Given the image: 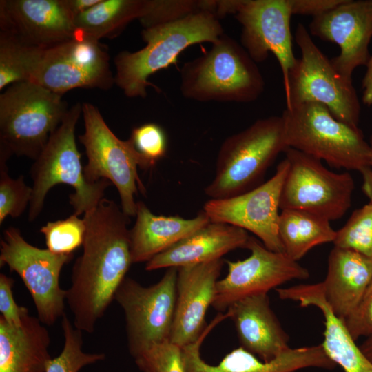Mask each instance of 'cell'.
<instances>
[{
  "mask_svg": "<svg viewBox=\"0 0 372 372\" xmlns=\"http://www.w3.org/2000/svg\"><path fill=\"white\" fill-rule=\"evenodd\" d=\"M86 231L83 253L72 268L66 302L74 326L92 333L132 263L130 222L121 207L103 198L84 214Z\"/></svg>",
  "mask_w": 372,
  "mask_h": 372,
  "instance_id": "cell-1",
  "label": "cell"
},
{
  "mask_svg": "<svg viewBox=\"0 0 372 372\" xmlns=\"http://www.w3.org/2000/svg\"><path fill=\"white\" fill-rule=\"evenodd\" d=\"M217 14L209 10L190 14L175 21L144 28L145 46L136 52L122 51L115 56V84L130 98L147 96V88L157 86L149 81L155 72L176 63L178 56L192 45L211 43L223 34Z\"/></svg>",
  "mask_w": 372,
  "mask_h": 372,
  "instance_id": "cell-2",
  "label": "cell"
},
{
  "mask_svg": "<svg viewBox=\"0 0 372 372\" xmlns=\"http://www.w3.org/2000/svg\"><path fill=\"white\" fill-rule=\"evenodd\" d=\"M265 86L256 63L225 34L180 70L182 95L200 102L250 103L262 94Z\"/></svg>",
  "mask_w": 372,
  "mask_h": 372,
  "instance_id": "cell-3",
  "label": "cell"
},
{
  "mask_svg": "<svg viewBox=\"0 0 372 372\" xmlns=\"http://www.w3.org/2000/svg\"><path fill=\"white\" fill-rule=\"evenodd\" d=\"M288 148L281 116L260 118L228 136L219 149L215 176L205 188L211 199L226 198L262 184L267 169Z\"/></svg>",
  "mask_w": 372,
  "mask_h": 372,
  "instance_id": "cell-4",
  "label": "cell"
},
{
  "mask_svg": "<svg viewBox=\"0 0 372 372\" xmlns=\"http://www.w3.org/2000/svg\"><path fill=\"white\" fill-rule=\"evenodd\" d=\"M81 114V103H76L68 110L61 124L50 136L31 167L33 185L29 221L37 219L47 194L57 184L73 187L74 192L70 195L69 203L74 214L79 216L94 208L105 198V191L112 184L106 179L90 183L85 178L81 156L75 140V128Z\"/></svg>",
  "mask_w": 372,
  "mask_h": 372,
  "instance_id": "cell-5",
  "label": "cell"
},
{
  "mask_svg": "<svg viewBox=\"0 0 372 372\" xmlns=\"http://www.w3.org/2000/svg\"><path fill=\"white\" fill-rule=\"evenodd\" d=\"M68 110L62 95L35 83L9 85L0 95V158L37 159Z\"/></svg>",
  "mask_w": 372,
  "mask_h": 372,
  "instance_id": "cell-6",
  "label": "cell"
},
{
  "mask_svg": "<svg viewBox=\"0 0 372 372\" xmlns=\"http://www.w3.org/2000/svg\"><path fill=\"white\" fill-rule=\"evenodd\" d=\"M282 117L288 147L335 168L370 167L371 149L362 131L337 119L325 105L302 103L285 108Z\"/></svg>",
  "mask_w": 372,
  "mask_h": 372,
  "instance_id": "cell-7",
  "label": "cell"
},
{
  "mask_svg": "<svg viewBox=\"0 0 372 372\" xmlns=\"http://www.w3.org/2000/svg\"><path fill=\"white\" fill-rule=\"evenodd\" d=\"M28 81L63 96L75 88L108 90L115 83L110 56L99 41L77 37L47 49L29 47Z\"/></svg>",
  "mask_w": 372,
  "mask_h": 372,
  "instance_id": "cell-8",
  "label": "cell"
},
{
  "mask_svg": "<svg viewBox=\"0 0 372 372\" xmlns=\"http://www.w3.org/2000/svg\"><path fill=\"white\" fill-rule=\"evenodd\" d=\"M295 39L301 56L289 72L285 90L286 108L318 103L339 121L358 127L360 104L352 80L336 72L331 59L318 48L302 23L296 29Z\"/></svg>",
  "mask_w": 372,
  "mask_h": 372,
  "instance_id": "cell-9",
  "label": "cell"
},
{
  "mask_svg": "<svg viewBox=\"0 0 372 372\" xmlns=\"http://www.w3.org/2000/svg\"><path fill=\"white\" fill-rule=\"evenodd\" d=\"M85 132L79 136L84 146L87 163L83 167L90 183L108 180L117 189L121 207L128 217L136 216L138 189L145 192L138 174L141 161L128 139H119L110 129L97 107L82 103Z\"/></svg>",
  "mask_w": 372,
  "mask_h": 372,
  "instance_id": "cell-10",
  "label": "cell"
},
{
  "mask_svg": "<svg viewBox=\"0 0 372 372\" xmlns=\"http://www.w3.org/2000/svg\"><path fill=\"white\" fill-rule=\"evenodd\" d=\"M289 166L280 198V209L310 212L329 221L342 217L349 209L354 190L348 172L327 169L322 161L288 147Z\"/></svg>",
  "mask_w": 372,
  "mask_h": 372,
  "instance_id": "cell-11",
  "label": "cell"
},
{
  "mask_svg": "<svg viewBox=\"0 0 372 372\" xmlns=\"http://www.w3.org/2000/svg\"><path fill=\"white\" fill-rule=\"evenodd\" d=\"M73 258L29 244L16 227L7 228L0 241V265H8L23 282L34 301L38 318L53 325L64 314L67 291L59 285L63 267Z\"/></svg>",
  "mask_w": 372,
  "mask_h": 372,
  "instance_id": "cell-12",
  "label": "cell"
},
{
  "mask_svg": "<svg viewBox=\"0 0 372 372\" xmlns=\"http://www.w3.org/2000/svg\"><path fill=\"white\" fill-rule=\"evenodd\" d=\"M217 14H234L242 26L240 42L257 63L269 53L277 59L282 74L285 90L296 58L292 48L289 0L217 1Z\"/></svg>",
  "mask_w": 372,
  "mask_h": 372,
  "instance_id": "cell-13",
  "label": "cell"
},
{
  "mask_svg": "<svg viewBox=\"0 0 372 372\" xmlns=\"http://www.w3.org/2000/svg\"><path fill=\"white\" fill-rule=\"evenodd\" d=\"M178 268H167L161 280L145 287L126 277L114 300L122 308L130 353L134 356L152 344L169 340L176 302Z\"/></svg>",
  "mask_w": 372,
  "mask_h": 372,
  "instance_id": "cell-14",
  "label": "cell"
},
{
  "mask_svg": "<svg viewBox=\"0 0 372 372\" xmlns=\"http://www.w3.org/2000/svg\"><path fill=\"white\" fill-rule=\"evenodd\" d=\"M285 158L277 166L274 175L255 188L239 195L220 199L210 198L203 211L211 222L229 224L249 231L268 249L283 252L278 236L280 198L289 169Z\"/></svg>",
  "mask_w": 372,
  "mask_h": 372,
  "instance_id": "cell-15",
  "label": "cell"
},
{
  "mask_svg": "<svg viewBox=\"0 0 372 372\" xmlns=\"http://www.w3.org/2000/svg\"><path fill=\"white\" fill-rule=\"evenodd\" d=\"M246 248L250 255L242 260H227V273L216 283L213 307L225 311L238 300L272 289L294 279L305 280L309 270L283 252L268 249L254 237H249Z\"/></svg>",
  "mask_w": 372,
  "mask_h": 372,
  "instance_id": "cell-16",
  "label": "cell"
},
{
  "mask_svg": "<svg viewBox=\"0 0 372 372\" xmlns=\"http://www.w3.org/2000/svg\"><path fill=\"white\" fill-rule=\"evenodd\" d=\"M0 32L47 49L76 37L74 16L66 0H1Z\"/></svg>",
  "mask_w": 372,
  "mask_h": 372,
  "instance_id": "cell-17",
  "label": "cell"
},
{
  "mask_svg": "<svg viewBox=\"0 0 372 372\" xmlns=\"http://www.w3.org/2000/svg\"><path fill=\"white\" fill-rule=\"evenodd\" d=\"M310 34L336 43L340 53L331 59L336 72L352 80L354 70L366 65L371 55L372 0H345L334 9L313 18Z\"/></svg>",
  "mask_w": 372,
  "mask_h": 372,
  "instance_id": "cell-18",
  "label": "cell"
},
{
  "mask_svg": "<svg viewBox=\"0 0 372 372\" xmlns=\"http://www.w3.org/2000/svg\"><path fill=\"white\" fill-rule=\"evenodd\" d=\"M223 319L224 314L218 315L197 341L182 348L185 372H296L311 367L331 370L336 366L322 344L290 348L267 362L240 347L227 353L218 364H209L201 358L200 346L212 328Z\"/></svg>",
  "mask_w": 372,
  "mask_h": 372,
  "instance_id": "cell-19",
  "label": "cell"
},
{
  "mask_svg": "<svg viewBox=\"0 0 372 372\" xmlns=\"http://www.w3.org/2000/svg\"><path fill=\"white\" fill-rule=\"evenodd\" d=\"M223 259L178 268L176 302L169 340L183 348L207 327L205 315L215 298Z\"/></svg>",
  "mask_w": 372,
  "mask_h": 372,
  "instance_id": "cell-20",
  "label": "cell"
},
{
  "mask_svg": "<svg viewBox=\"0 0 372 372\" xmlns=\"http://www.w3.org/2000/svg\"><path fill=\"white\" fill-rule=\"evenodd\" d=\"M234 322L240 347L263 362L289 350V335L273 311L268 293L247 296L226 312Z\"/></svg>",
  "mask_w": 372,
  "mask_h": 372,
  "instance_id": "cell-21",
  "label": "cell"
},
{
  "mask_svg": "<svg viewBox=\"0 0 372 372\" xmlns=\"http://www.w3.org/2000/svg\"><path fill=\"white\" fill-rule=\"evenodd\" d=\"M247 231L222 223L210 221L146 262L145 270L179 268L218 259L228 252L246 248Z\"/></svg>",
  "mask_w": 372,
  "mask_h": 372,
  "instance_id": "cell-22",
  "label": "cell"
},
{
  "mask_svg": "<svg viewBox=\"0 0 372 372\" xmlns=\"http://www.w3.org/2000/svg\"><path fill=\"white\" fill-rule=\"evenodd\" d=\"M282 300L297 301L302 307L313 306L324 317V340L321 343L327 355L344 372H372V362L349 333L344 321L332 311L324 297L321 282L300 284L282 288Z\"/></svg>",
  "mask_w": 372,
  "mask_h": 372,
  "instance_id": "cell-23",
  "label": "cell"
},
{
  "mask_svg": "<svg viewBox=\"0 0 372 372\" xmlns=\"http://www.w3.org/2000/svg\"><path fill=\"white\" fill-rule=\"evenodd\" d=\"M371 280L372 258L334 246L322 284L327 302L336 317L344 320L353 311Z\"/></svg>",
  "mask_w": 372,
  "mask_h": 372,
  "instance_id": "cell-24",
  "label": "cell"
},
{
  "mask_svg": "<svg viewBox=\"0 0 372 372\" xmlns=\"http://www.w3.org/2000/svg\"><path fill=\"white\" fill-rule=\"evenodd\" d=\"M135 216L130 229L132 263L148 262L211 221L203 210L192 218L155 215L141 201L137 202Z\"/></svg>",
  "mask_w": 372,
  "mask_h": 372,
  "instance_id": "cell-25",
  "label": "cell"
},
{
  "mask_svg": "<svg viewBox=\"0 0 372 372\" xmlns=\"http://www.w3.org/2000/svg\"><path fill=\"white\" fill-rule=\"evenodd\" d=\"M50 343L38 317L28 313L19 327L0 318V372H45Z\"/></svg>",
  "mask_w": 372,
  "mask_h": 372,
  "instance_id": "cell-26",
  "label": "cell"
},
{
  "mask_svg": "<svg viewBox=\"0 0 372 372\" xmlns=\"http://www.w3.org/2000/svg\"><path fill=\"white\" fill-rule=\"evenodd\" d=\"M149 0H100L74 18L76 37L99 41L114 38L147 12Z\"/></svg>",
  "mask_w": 372,
  "mask_h": 372,
  "instance_id": "cell-27",
  "label": "cell"
},
{
  "mask_svg": "<svg viewBox=\"0 0 372 372\" xmlns=\"http://www.w3.org/2000/svg\"><path fill=\"white\" fill-rule=\"evenodd\" d=\"M278 230L284 253L297 262L314 247L333 242L336 235L329 220L308 211L289 209L280 214Z\"/></svg>",
  "mask_w": 372,
  "mask_h": 372,
  "instance_id": "cell-28",
  "label": "cell"
},
{
  "mask_svg": "<svg viewBox=\"0 0 372 372\" xmlns=\"http://www.w3.org/2000/svg\"><path fill=\"white\" fill-rule=\"evenodd\" d=\"M64 337L61 353L51 358L45 372H79L83 366L105 359L103 353H85L83 351L82 331L77 329L64 313L61 317Z\"/></svg>",
  "mask_w": 372,
  "mask_h": 372,
  "instance_id": "cell-29",
  "label": "cell"
},
{
  "mask_svg": "<svg viewBox=\"0 0 372 372\" xmlns=\"http://www.w3.org/2000/svg\"><path fill=\"white\" fill-rule=\"evenodd\" d=\"M335 247L372 258V203L355 210L345 225L336 231Z\"/></svg>",
  "mask_w": 372,
  "mask_h": 372,
  "instance_id": "cell-30",
  "label": "cell"
},
{
  "mask_svg": "<svg viewBox=\"0 0 372 372\" xmlns=\"http://www.w3.org/2000/svg\"><path fill=\"white\" fill-rule=\"evenodd\" d=\"M40 231L44 235L47 249L58 254H72L83 246L86 223L79 215L72 214L68 218L48 222Z\"/></svg>",
  "mask_w": 372,
  "mask_h": 372,
  "instance_id": "cell-31",
  "label": "cell"
},
{
  "mask_svg": "<svg viewBox=\"0 0 372 372\" xmlns=\"http://www.w3.org/2000/svg\"><path fill=\"white\" fill-rule=\"evenodd\" d=\"M7 160L0 158V225L7 216L17 218L25 210L32 196V188L21 175L16 179L8 174Z\"/></svg>",
  "mask_w": 372,
  "mask_h": 372,
  "instance_id": "cell-32",
  "label": "cell"
},
{
  "mask_svg": "<svg viewBox=\"0 0 372 372\" xmlns=\"http://www.w3.org/2000/svg\"><path fill=\"white\" fill-rule=\"evenodd\" d=\"M203 10L214 12L213 1L149 0L147 12L139 21L144 28H149Z\"/></svg>",
  "mask_w": 372,
  "mask_h": 372,
  "instance_id": "cell-33",
  "label": "cell"
},
{
  "mask_svg": "<svg viewBox=\"0 0 372 372\" xmlns=\"http://www.w3.org/2000/svg\"><path fill=\"white\" fill-rule=\"evenodd\" d=\"M133 358L142 372H185L182 348L170 340L152 344Z\"/></svg>",
  "mask_w": 372,
  "mask_h": 372,
  "instance_id": "cell-34",
  "label": "cell"
},
{
  "mask_svg": "<svg viewBox=\"0 0 372 372\" xmlns=\"http://www.w3.org/2000/svg\"><path fill=\"white\" fill-rule=\"evenodd\" d=\"M129 140L141 158L142 169L154 167L167 152L166 134L156 123H147L134 127Z\"/></svg>",
  "mask_w": 372,
  "mask_h": 372,
  "instance_id": "cell-35",
  "label": "cell"
},
{
  "mask_svg": "<svg viewBox=\"0 0 372 372\" xmlns=\"http://www.w3.org/2000/svg\"><path fill=\"white\" fill-rule=\"evenodd\" d=\"M28 46L0 32V90L27 81L25 55Z\"/></svg>",
  "mask_w": 372,
  "mask_h": 372,
  "instance_id": "cell-36",
  "label": "cell"
},
{
  "mask_svg": "<svg viewBox=\"0 0 372 372\" xmlns=\"http://www.w3.org/2000/svg\"><path fill=\"white\" fill-rule=\"evenodd\" d=\"M344 321L355 341L361 337L372 335V280L355 309Z\"/></svg>",
  "mask_w": 372,
  "mask_h": 372,
  "instance_id": "cell-37",
  "label": "cell"
},
{
  "mask_svg": "<svg viewBox=\"0 0 372 372\" xmlns=\"http://www.w3.org/2000/svg\"><path fill=\"white\" fill-rule=\"evenodd\" d=\"M14 280L4 273L0 274V318L8 323L19 327L28 313L26 307L19 306L14 298Z\"/></svg>",
  "mask_w": 372,
  "mask_h": 372,
  "instance_id": "cell-38",
  "label": "cell"
},
{
  "mask_svg": "<svg viewBox=\"0 0 372 372\" xmlns=\"http://www.w3.org/2000/svg\"><path fill=\"white\" fill-rule=\"evenodd\" d=\"M345 0H289L292 14L320 16L338 7Z\"/></svg>",
  "mask_w": 372,
  "mask_h": 372,
  "instance_id": "cell-39",
  "label": "cell"
},
{
  "mask_svg": "<svg viewBox=\"0 0 372 372\" xmlns=\"http://www.w3.org/2000/svg\"><path fill=\"white\" fill-rule=\"evenodd\" d=\"M366 71L362 79V96L363 103L372 107V55L370 56L366 65Z\"/></svg>",
  "mask_w": 372,
  "mask_h": 372,
  "instance_id": "cell-40",
  "label": "cell"
},
{
  "mask_svg": "<svg viewBox=\"0 0 372 372\" xmlns=\"http://www.w3.org/2000/svg\"><path fill=\"white\" fill-rule=\"evenodd\" d=\"M99 1L100 0H66L67 5L74 18L90 9Z\"/></svg>",
  "mask_w": 372,
  "mask_h": 372,
  "instance_id": "cell-41",
  "label": "cell"
},
{
  "mask_svg": "<svg viewBox=\"0 0 372 372\" xmlns=\"http://www.w3.org/2000/svg\"><path fill=\"white\" fill-rule=\"evenodd\" d=\"M360 173L362 176V191L372 203V169L366 167Z\"/></svg>",
  "mask_w": 372,
  "mask_h": 372,
  "instance_id": "cell-42",
  "label": "cell"
},
{
  "mask_svg": "<svg viewBox=\"0 0 372 372\" xmlns=\"http://www.w3.org/2000/svg\"><path fill=\"white\" fill-rule=\"evenodd\" d=\"M360 347L364 355L372 362V335L366 337Z\"/></svg>",
  "mask_w": 372,
  "mask_h": 372,
  "instance_id": "cell-43",
  "label": "cell"
},
{
  "mask_svg": "<svg viewBox=\"0 0 372 372\" xmlns=\"http://www.w3.org/2000/svg\"><path fill=\"white\" fill-rule=\"evenodd\" d=\"M369 145L371 149V162H370V168L372 169V137L371 138Z\"/></svg>",
  "mask_w": 372,
  "mask_h": 372,
  "instance_id": "cell-44",
  "label": "cell"
}]
</instances>
